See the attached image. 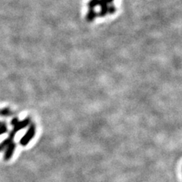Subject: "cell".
<instances>
[{
	"instance_id": "cell-1",
	"label": "cell",
	"mask_w": 182,
	"mask_h": 182,
	"mask_svg": "<svg viewBox=\"0 0 182 182\" xmlns=\"http://www.w3.org/2000/svg\"><path fill=\"white\" fill-rule=\"evenodd\" d=\"M36 134V126L34 124L30 123L29 125L28 130H27L26 134L21 137L20 140V144L22 147H26V146L30 143V140L34 138Z\"/></svg>"
},
{
	"instance_id": "cell-9",
	"label": "cell",
	"mask_w": 182,
	"mask_h": 182,
	"mask_svg": "<svg viewBox=\"0 0 182 182\" xmlns=\"http://www.w3.org/2000/svg\"><path fill=\"white\" fill-rule=\"evenodd\" d=\"M100 1L108 5V4H109V3H111V2H112L113 0H100Z\"/></svg>"
},
{
	"instance_id": "cell-2",
	"label": "cell",
	"mask_w": 182,
	"mask_h": 182,
	"mask_svg": "<svg viewBox=\"0 0 182 182\" xmlns=\"http://www.w3.org/2000/svg\"><path fill=\"white\" fill-rule=\"evenodd\" d=\"M30 121H31V120H30V118H26L20 121L18 118H13L11 121V125L13 126L12 130L15 133L19 131V130H21L22 129L28 126V125H30V124L31 123Z\"/></svg>"
},
{
	"instance_id": "cell-4",
	"label": "cell",
	"mask_w": 182,
	"mask_h": 182,
	"mask_svg": "<svg viewBox=\"0 0 182 182\" xmlns=\"http://www.w3.org/2000/svg\"><path fill=\"white\" fill-rule=\"evenodd\" d=\"M98 16L97 12H96V11L94 9H89L88 12L87 14V16L86 18L88 21H93Z\"/></svg>"
},
{
	"instance_id": "cell-5",
	"label": "cell",
	"mask_w": 182,
	"mask_h": 182,
	"mask_svg": "<svg viewBox=\"0 0 182 182\" xmlns=\"http://www.w3.org/2000/svg\"><path fill=\"white\" fill-rule=\"evenodd\" d=\"M12 114V111L9 108H4L0 110V116L2 117H9Z\"/></svg>"
},
{
	"instance_id": "cell-8",
	"label": "cell",
	"mask_w": 182,
	"mask_h": 182,
	"mask_svg": "<svg viewBox=\"0 0 182 182\" xmlns=\"http://www.w3.org/2000/svg\"><path fill=\"white\" fill-rule=\"evenodd\" d=\"M116 11V6L111 5V6H109V14H113Z\"/></svg>"
},
{
	"instance_id": "cell-7",
	"label": "cell",
	"mask_w": 182,
	"mask_h": 182,
	"mask_svg": "<svg viewBox=\"0 0 182 182\" xmlns=\"http://www.w3.org/2000/svg\"><path fill=\"white\" fill-rule=\"evenodd\" d=\"M7 131H8V128L6 123L4 121H0V135L4 134Z\"/></svg>"
},
{
	"instance_id": "cell-6",
	"label": "cell",
	"mask_w": 182,
	"mask_h": 182,
	"mask_svg": "<svg viewBox=\"0 0 182 182\" xmlns=\"http://www.w3.org/2000/svg\"><path fill=\"white\" fill-rule=\"evenodd\" d=\"M99 5V0H90L88 2L89 9H94Z\"/></svg>"
},
{
	"instance_id": "cell-10",
	"label": "cell",
	"mask_w": 182,
	"mask_h": 182,
	"mask_svg": "<svg viewBox=\"0 0 182 182\" xmlns=\"http://www.w3.org/2000/svg\"><path fill=\"white\" fill-rule=\"evenodd\" d=\"M3 150H4V148H3V147H2L1 144H0V152H2V151Z\"/></svg>"
},
{
	"instance_id": "cell-3",
	"label": "cell",
	"mask_w": 182,
	"mask_h": 182,
	"mask_svg": "<svg viewBox=\"0 0 182 182\" xmlns=\"http://www.w3.org/2000/svg\"><path fill=\"white\" fill-rule=\"evenodd\" d=\"M15 148H16V143L15 142H12L7 146L4 152V156H3L5 161H8L12 158L14 153H15Z\"/></svg>"
}]
</instances>
